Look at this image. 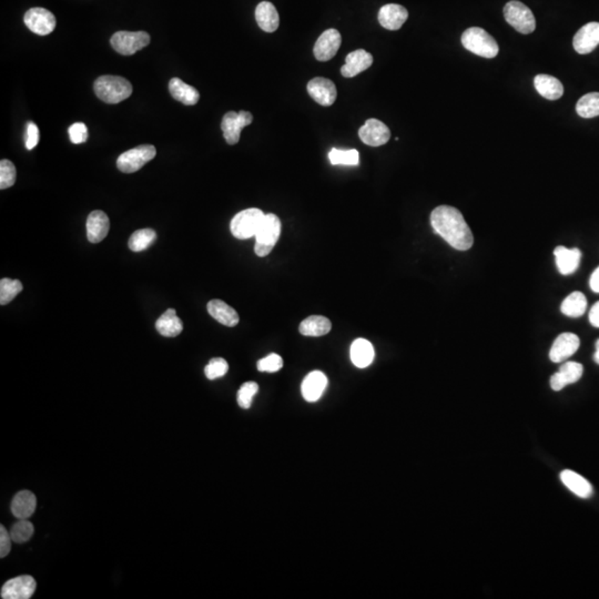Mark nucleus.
Segmentation results:
<instances>
[{"instance_id": "f257e3e1", "label": "nucleus", "mask_w": 599, "mask_h": 599, "mask_svg": "<svg viewBox=\"0 0 599 599\" xmlns=\"http://www.w3.org/2000/svg\"><path fill=\"white\" fill-rule=\"evenodd\" d=\"M431 225L435 233L458 251L470 250L474 237L461 211L449 206H439L431 213Z\"/></svg>"}, {"instance_id": "f03ea898", "label": "nucleus", "mask_w": 599, "mask_h": 599, "mask_svg": "<svg viewBox=\"0 0 599 599\" xmlns=\"http://www.w3.org/2000/svg\"><path fill=\"white\" fill-rule=\"evenodd\" d=\"M93 89L100 100L112 105L119 104L132 93L131 83L119 76H101L95 81Z\"/></svg>"}, {"instance_id": "7ed1b4c3", "label": "nucleus", "mask_w": 599, "mask_h": 599, "mask_svg": "<svg viewBox=\"0 0 599 599\" xmlns=\"http://www.w3.org/2000/svg\"><path fill=\"white\" fill-rule=\"evenodd\" d=\"M462 45L465 49L480 57L492 59L499 54V45L487 31L478 27H472L462 35Z\"/></svg>"}, {"instance_id": "20e7f679", "label": "nucleus", "mask_w": 599, "mask_h": 599, "mask_svg": "<svg viewBox=\"0 0 599 599\" xmlns=\"http://www.w3.org/2000/svg\"><path fill=\"white\" fill-rule=\"evenodd\" d=\"M281 220L277 215L273 213L264 215L263 221L254 237L256 238L254 251L256 256L262 258V256H268L273 250L274 246L277 244L281 235Z\"/></svg>"}, {"instance_id": "39448f33", "label": "nucleus", "mask_w": 599, "mask_h": 599, "mask_svg": "<svg viewBox=\"0 0 599 599\" xmlns=\"http://www.w3.org/2000/svg\"><path fill=\"white\" fill-rule=\"evenodd\" d=\"M264 213L260 209L251 208L243 210L233 217L230 230L235 238L239 240L254 238L264 219Z\"/></svg>"}, {"instance_id": "423d86ee", "label": "nucleus", "mask_w": 599, "mask_h": 599, "mask_svg": "<svg viewBox=\"0 0 599 599\" xmlns=\"http://www.w3.org/2000/svg\"><path fill=\"white\" fill-rule=\"evenodd\" d=\"M504 17L521 34H532L536 28L534 13L526 5L517 0H511L505 5Z\"/></svg>"}, {"instance_id": "0eeeda50", "label": "nucleus", "mask_w": 599, "mask_h": 599, "mask_svg": "<svg viewBox=\"0 0 599 599\" xmlns=\"http://www.w3.org/2000/svg\"><path fill=\"white\" fill-rule=\"evenodd\" d=\"M157 155V150L153 145L138 146L134 149L122 153L117 160V167L121 172L134 173L143 168Z\"/></svg>"}, {"instance_id": "6e6552de", "label": "nucleus", "mask_w": 599, "mask_h": 599, "mask_svg": "<svg viewBox=\"0 0 599 599\" xmlns=\"http://www.w3.org/2000/svg\"><path fill=\"white\" fill-rule=\"evenodd\" d=\"M110 44L120 54L131 56L150 44V36L146 31H118L112 37Z\"/></svg>"}, {"instance_id": "1a4fd4ad", "label": "nucleus", "mask_w": 599, "mask_h": 599, "mask_svg": "<svg viewBox=\"0 0 599 599\" xmlns=\"http://www.w3.org/2000/svg\"><path fill=\"white\" fill-rule=\"evenodd\" d=\"M254 121V116L248 112H229L221 122L223 137L229 145H237L240 140L241 131Z\"/></svg>"}, {"instance_id": "9d476101", "label": "nucleus", "mask_w": 599, "mask_h": 599, "mask_svg": "<svg viewBox=\"0 0 599 599\" xmlns=\"http://www.w3.org/2000/svg\"><path fill=\"white\" fill-rule=\"evenodd\" d=\"M23 21L29 30L40 36L52 34L57 23L52 11L39 7L29 9L25 15Z\"/></svg>"}, {"instance_id": "9b49d317", "label": "nucleus", "mask_w": 599, "mask_h": 599, "mask_svg": "<svg viewBox=\"0 0 599 599\" xmlns=\"http://www.w3.org/2000/svg\"><path fill=\"white\" fill-rule=\"evenodd\" d=\"M311 98L323 107H330L336 102L338 91L333 81L326 78H313L307 85Z\"/></svg>"}, {"instance_id": "f8f14e48", "label": "nucleus", "mask_w": 599, "mask_h": 599, "mask_svg": "<svg viewBox=\"0 0 599 599\" xmlns=\"http://www.w3.org/2000/svg\"><path fill=\"white\" fill-rule=\"evenodd\" d=\"M362 143L369 147H381L389 143L391 131L386 124L377 119H367L359 130Z\"/></svg>"}, {"instance_id": "ddd939ff", "label": "nucleus", "mask_w": 599, "mask_h": 599, "mask_svg": "<svg viewBox=\"0 0 599 599\" xmlns=\"http://www.w3.org/2000/svg\"><path fill=\"white\" fill-rule=\"evenodd\" d=\"M342 44L341 34L336 29L324 31L314 45V57L319 61H328L338 54Z\"/></svg>"}, {"instance_id": "4468645a", "label": "nucleus", "mask_w": 599, "mask_h": 599, "mask_svg": "<svg viewBox=\"0 0 599 599\" xmlns=\"http://www.w3.org/2000/svg\"><path fill=\"white\" fill-rule=\"evenodd\" d=\"M36 581L28 575L16 577L6 581L1 588V598L29 599L36 591Z\"/></svg>"}, {"instance_id": "2eb2a0df", "label": "nucleus", "mask_w": 599, "mask_h": 599, "mask_svg": "<svg viewBox=\"0 0 599 599\" xmlns=\"http://www.w3.org/2000/svg\"><path fill=\"white\" fill-rule=\"evenodd\" d=\"M599 45V23L593 21L581 27L574 36V49L581 54H591Z\"/></svg>"}, {"instance_id": "dca6fc26", "label": "nucleus", "mask_w": 599, "mask_h": 599, "mask_svg": "<svg viewBox=\"0 0 599 599\" xmlns=\"http://www.w3.org/2000/svg\"><path fill=\"white\" fill-rule=\"evenodd\" d=\"M579 336L574 333H563L558 336L550 351V357L554 363H561L569 359L579 349Z\"/></svg>"}, {"instance_id": "f3484780", "label": "nucleus", "mask_w": 599, "mask_h": 599, "mask_svg": "<svg viewBox=\"0 0 599 599\" xmlns=\"http://www.w3.org/2000/svg\"><path fill=\"white\" fill-rule=\"evenodd\" d=\"M377 18L383 28L388 30H398L408 20V13L403 6L398 5V4H388L381 8Z\"/></svg>"}, {"instance_id": "a211bd4d", "label": "nucleus", "mask_w": 599, "mask_h": 599, "mask_svg": "<svg viewBox=\"0 0 599 599\" xmlns=\"http://www.w3.org/2000/svg\"><path fill=\"white\" fill-rule=\"evenodd\" d=\"M584 373V367L577 362H566L558 372L550 379V386L554 391L563 390L565 386L579 382Z\"/></svg>"}, {"instance_id": "6ab92c4d", "label": "nucleus", "mask_w": 599, "mask_h": 599, "mask_svg": "<svg viewBox=\"0 0 599 599\" xmlns=\"http://www.w3.org/2000/svg\"><path fill=\"white\" fill-rule=\"evenodd\" d=\"M373 64V56L364 49L350 52L345 58V65L341 68L343 77L353 78L369 69Z\"/></svg>"}, {"instance_id": "aec40b11", "label": "nucleus", "mask_w": 599, "mask_h": 599, "mask_svg": "<svg viewBox=\"0 0 599 599\" xmlns=\"http://www.w3.org/2000/svg\"><path fill=\"white\" fill-rule=\"evenodd\" d=\"M328 386V377L321 371L309 373L301 385L302 396L307 402H316L320 400Z\"/></svg>"}, {"instance_id": "412c9836", "label": "nucleus", "mask_w": 599, "mask_h": 599, "mask_svg": "<svg viewBox=\"0 0 599 599\" xmlns=\"http://www.w3.org/2000/svg\"><path fill=\"white\" fill-rule=\"evenodd\" d=\"M110 221L104 211L95 210L87 219V238L89 242L99 243L108 235Z\"/></svg>"}, {"instance_id": "4be33fe9", "label": "nucleus", "mask_w": 599, "mask_h": 599, "mask_svg": "<svg viewBox=\"0 0 599 599\" xmlns=\"http://www.w3.org/2000/svg\"><path fill=\"white\" fill-rule=\"evenodd\" d=\"M556 266L563 275H569L579 269L581 252L579 249H567L559 246L554 251Z\"/></svg>"}, {"instance_id": "5701e85b", "label": "nucleus", "mask_w": 599, "mask_h": 599, "mask_svg": "<svg viewBox=\"0 0 599 599\" xmlns=\"http://www.w3.org/2000/svg\"><path fill=\"white\" fill-rule=\"evenodd\" d=\"M207 307L208 312H209L212 318L217 320L218 322L221 323V324H223V326L233 328L240 321L238 312L233 307H231L230 305H227V303L223 302V300H211L208 303Z\"/></svg>"}, {"instance_id": "b1692460", "label": "nucleus", "mask_w": 599, "mask_h": 599, "mask_svg": "<svg viewBox=\"0 0 599 599\" xmlns=\"http://www.w3.org/2000/svg\"><path fill=\"white\" fill-rule=\"evenodd\" d=\"M256 19L259 27L266 32H274L279 28L280 17L277 8L269 1H262L256 9Z\"/></svg>"}, {"instance_id": "393cba45", "label": "nucleus", "mask_w": 599, "mask_h": 599, "mask_svg": "<svg viewBox=\"0 0 599 599\" xmlns=\"http://www.w3.org/2000/svg\"><path fill=\"white\" fill-rule=\"evenodd\" d=\"M535 89L548 100H557L564 93V87L557 78L550 75H538L534 79Z\"/></svg>"}, {"instance_id": "a878e982", "label": "nucleus", "mask_w": 599, "mask_h": 599, "mask_svg": "<svg viewBox=\"0 0 599 599\" xmlns=\"http://www.w3.org/2000/svg\"><path fill=\"white\" fill-rule=\"evenodd\" d=\"M171 96L186 106H194L199 101V91L179 78H172L169 83Z\"/></svg>"}, {"instance_id": "bb28decb", "label": "nucleus", "mask_w": 599, "mask_h": 599, "mask_svg": "<svg viewBox=\"0 0 599 599\" xmlns=\"http://www.w3.org/2000/svg\"><path fill=\"white\" fill-rule=\"evenodd\" d=\"M561 480L569 491L573 492L575 495L579 496L581 499H588L593 495L594 491H593L592 484L573 470H563L561 474Z\"/></svg>"}, {"instance_id": "cd10ccee", "label": "nucleus", "mask_w": 599, "mask_h": 599, "mask_svg": "<svg viewBox=\"0 0 599 599\" xmlns=\"http://www.w3.org/2000/svg\"><path fill=\"white\" fill-rule=\"evenodd\" d=\"M37 499L29 491L19 492L11 502V511L18 519H28L36 511Z\"/></svg>"}, {"instance_id": "c85d7f7f", "label": "nucleus", "mask_w": 599, "mask_h": 599, "mask_svg": "<svg viewBox=\"0 0 599 599\" xmlns=\"http://www.w3.org/2000/svg\"><path fill=\"white\" fill-rule=\"evenodd\" d=\"M155 328L165 338H176L184 331V323L174 309H168L155 322Z\"/></svg>"}, {"instance_id": "c756f323", "label": "nucleus", "mask_w": 599, "mask_h": 599, "mask_svg": "<svg viewBox=\"0 0 599 599\" xmlns=\"http://www.w3.org/2000/svg\"><path fill=\"white\" fill-rule=\"evenodd\" d=\"M351 360L353 364L360 369H365L372 364L374 360V349L371 342L365 338H357L352 343Z\"/></svg>"}, {"instance_id": "7c9ffc66", "label": "nucleus", "mask_w": 599, "mask_h": 599, "mask_svg": "<svg viewBox=\"0 0 599 599\" xmlns=\"http://www.w3.org/2000/svg\"><path fill=\"white\" fill-rule=\"evenodd\" d=\"M332 328V323L326 316L311 315L300 324V333L305 336H323Z\"/></svg>"}, {"instance_id": "2f4dec72", "label": "nucleus", "mask_w": 599, "mask_h": 599, "mask_svg": "<svg viewBox=\"0 0 599 599\" xmlns=\"http://www.w3.org/2000/svg\"><path fill=\"white\" fill-rule=\"evenodd\" d=\"M586 297L579 291H575L566 297L561 307L562 313L571 318H579L586 312Z\"/></svg>"}, {"instance_id": "473e14b6", "label": "nucleus", "mask_w": 599, "mask_h": 599, "mask_svg": "<svg viewBox=\"0 0 599 599\" xmlns=\"http://www.w3.org/2000/svg\"><path fill=\"white\" fill-rule=\"evenodd\" d=\"M579 116L585 119L599 116V93H587L579 99L576 105Z\"/></svg>"}, {"instance_id": "72a5a7b5", "label": "nucleus", "mask_w": 599, "mask_h": 599, "mask_svg": "<svg viewBox=\"0 0 599 599\" xmlns=\"http://www.w3.org/2000/svg\"><path fill=\"white\" fill-rule=\"evenodd\" d=\"M155 239H157V233L155 230L149 229V227L141 229V230L132 233L128 246H129L130 250L134 251V252H141V251L149 248L155 242Z\"/></svg>"}, {"instance_id": "f704fd0d", "label": "nucleus", "mask_w": 599, "mask_h": 599, "mask_svg": "<svg viewBox=\"0 0 599 599\" xmlns=\"http://www.w3.org/2000/svg\"><path fill=\"white\" fill-rule=\"evenodd\" d=\"M330 162L333 165H357L360 163V153L357 150H331L328 153Z\"/></svg>"}, {"instance_id": "c9c22d12", "label": "nucleus", "mask_w": 599, "mask_h": 599, "mask_svg": "<svg viewBox=\"0 0 599 599\" xmlns=\"http://www.w3.org/2000/svg\"><path fill=\"white\" fill-rule=\"evenodd\" d=\"M23 287L19 280L1 279L0 281V303L1 305L8 304L23 291Z\"/></svg>"}, {"instance_id": "e433bc0d", "label": "nucleus", "mask_w": 599, "mask_h": 599, "mask_svg": "<svg viewBox=\"0 0 599 599\" xmlns=\"http://www.w3.org/2000/svg\"><path fill=\"white\" fill-rule=\"evenodd\" d=\"M34 525L29 522L28 519H19L18 522L13 525L11 530L13 542L17 544L28 542L34 535Z\"/></svg>"}, {"instance_id": "4c0bfd02", "label": "nucleus", "mask_w": 599, "mask_h": 599, "mask_svg": "<svg viewBox=\"0 0 599 599\" xmlns=\"http://www.w3.org/2000/svg\"><path fill=\"white\" fill-rule=\"evenodd\" d=\"M227 369H229L227 362L223 357H215L208 363L207 367L204 369V374L209 380H215L219 377L225 376L227 373Z\"/></svg>"}, {"instance_id": "58836bf2", "label": "nucleus", "mask_w": 599, "mask_h": 599, "mask_svg": "<svg viewBox=\"0 0 599 599\" xmlns=\"http://www.w3.org/2000/svg\"><path fill=\"white\" fill-rule=\"evenodd\" d=\"M16 182V167L11 161L1 160L0 162V189L11 188Z\"/></svg>"}, {"instance_id": "ea45409f", "label": "nucleus", "mask_w": 599, "mask_h": 599, "mask_svg": "<svg viewBox=\"0 0 599 599\" xmlns=\"http://www.w3.org/2000/svg\"><path fill=\"white\" fill-rule=\"evenodd\" d=\"M259 391V385L256 382H247L241 386L238 392V404L240 408H250L252 401Z\"/></svg>"}, {"instance_id": "a19ab883", "label": "nucleus", "mask_w": 599, "mask_h": 599, "mask_svg": "<svg viewBox=\"0 0 599 599\" xmlns=\"http://www.w3.org/2000/svg\"><path fill=\"white\" fill-rule=\"evenodd\" d=\"M283 367V360L278 354H269L268 357L258 362L260 372L275 373Z\"/></svg>"}, {"instance_id": "79ce46f5", "label": "nucleus", "mask_w": 599, "mask_h": 599, "mask_svg": "<svg viewBox=\"0 0 599 599\" xmlns=\"http://www.w3.org/2000/svg\"><path fill=\"white\" fill-rule=\"evenodd\" d=\"M70 141L75 145H81L88 139V128L83 122H76L68 129Z\"/></svg>"}, {"instance_id": "37998d69", "label": "nucleus", "mask_w": 599, "mask_h": 599, "mask_svg": "<svg viewBox=\"0 0 599 599\" xmlns=\"http://www.w3.org/2000/svg\"><path fill=\"white\" fill-rule=\"evenodd\" d=\"M26 148L28 150H32L36 148L39 143V129L37 124L34 122H28L27 124L26 131Z\"/></svg>"}, {"instance_id": "c03bdc74", "label": "nucleus", "mask_w": 599, "mask_h": 599, "mask_svg": "<svg viewBox=\"0 0 599 599\" xmlns=\"http://www.w3.org/2000/svg\"><path fill=\"white\" fill-rule=\"evenodd\" d=\"M11 542H13V538H11V533H8L5 527L1 525L0 526V557H6L9 554Z\"/></svg>"}, {"instance_id": "a18cd8bd", "label": "nucleus", "mask_w": 599, "mask_h": 599, "mask_svg": "<svg viewBox=\"0 0 599 599\" xmlns=\"http://www.w3.org/2000/svg\"><path fill=\"white\" fill-rule=\"evenodd\" d=\"M589 322L595 328H599V301L593 305L589 312Z\"/></svg>"}, {"instance_id": "49530a36", "label": "nucleus", "mask_w": 599, "mask_h": 599, "mask_svg": "<svg viewBox=\"0 0 599 599\" xmlns=\"http://www.w3.org/2000/svg\"><path fill=\"white\" fill-rule=\"evenodd\" d=\"M589 285L594 292L599 293V266L593 272L592 277L589 280Z\"/></svg>"}, {"instance_id": "de8ad7c7", "label": "nucleus", "mask_w": 599, "mask_h": 599, "mask_svg": "<svg viewBox=\"0 0 599 599\" xmlns=\"http://www.w3.org/2000/svg\"><path fill=\"white\" fill-rule=\"evenodd\" d=\"M594 361L599 365V340L596 342V352L594 354Z\"/></svg>"}]
</instances>
